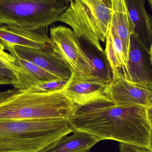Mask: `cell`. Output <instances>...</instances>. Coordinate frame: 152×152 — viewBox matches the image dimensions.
I'll return each instance as SVG.
<instances>
[{"label": "cell", "instance_id": "9", "mask_svg": "<svg viewBox=\"0 0 152 152\" xmlns=\"http://www.w3.org/2000/svg\"><path fill=\"white\" fill-rule=\"evenodd\" d=\"M121 69L126 79L152 91V65L150 51L132 33L130 34L127 64Z\"/></svg>", "mask_w": 152, "mask_h": 152}, {"label": "cell", "instance_id": "8", "mask_svg": "<svg viewBox=\"0 0 152 152\" xmlns=\"http://www.w3.org/2000/svg\"><path fill=\"white\" fill-rule=\"evenodd\" d=\"M112 78L107 87L112 102L119 106H152V91L126 79L121 69L112 71Z\"/></svg>", "mask_w": 152, "mask_h": 152}, {"label": "cell", "instance_id": "2", "mask_svg": "<svg viewBox=\"0 0 152 152\" xmlns=\"http://www.w3.org/2000/svg\"><path fill=\"white\" fill-rule=\"evenodd\" d=\"M59 88L43 90L33 87L18 90L0 102V120L68 119L78 106Z\"/></svg>", "mask_w": 152, "mask_h": 152}, {"label": "cell", "instance_id": "11", "mask_svg": "<svg viewBox=\"0 0 152 152\" xmlns=\"http://www.w3.org/2000/svg\"><path fill=\"white\" fill-rule=\"evenodd\" d=\"M47 28L30 30L4 25L0 26V42L7 46H20L40 50H52L53 43Z\"/></svg>", "mask_w": 152, "mask_h": 152}, {"label": "cell", "instance_id": "20", "mask_svg": "<svg viewBox=\"0 0 152 152\" xmlns=\"http://www.w3.org/2000/svg\"><path fill=\"white\" fill-rule=\"evenodd\" d=\"M19 90L13 88L12 89H9L5 91H0V102L4 100L10 96L17 93Z\"/></svg>", "mask_w": 152, "mask_h": 152}, {"label": "cell", "instance_id": "4", "mask_svg": "<svg viewBox=\"0 0 152 152\" xmlns=\"http://www.w3.org/2000/svg\"><path fill=\"white\" fill-rule=\"evenodd\" d=\"M111 16L108 0H70L58 21L70 26L78 38L85 39L103 52L100 42L105 41Z\"/></svg>", "mask_w": 152, "mask_h": 152}, {"label": "cell", "instance_id": "17", "mask_svg": "<svg viewBox=\"0 0 152 152\" xmlns=\"http://www.w3.org/2000/svg\"><path fill=\"white\" fill-rule=\"evenodd\" d=\"M17 81V77L13 70L7 68H0V86L11 85L13 86Z\"/></svg>", "mask_w": 152, "mask_h": 152}, {"label": "cell", "instance_id": "21", "mask_svg": "<svg viewBox=\"0 0 152 152\" xmlns=\"http://www.w3.org/2000/svg\"><path fill=\"white\" fill-rule=\"evenodd\" d=\"M7 68L10 69L9 65L0 59V68Z\"/></svg>", "mask_w": 152, "mask_h": 152}, {"label": "cell", "instance_id": "23", "mask_svg": "<svg viewBox=\"0 0 152 152\" xmlns=\"http://www.w3.org/2000/svg\"><path fill=\"white\" fill-rule=\"evenodd\" d=\"M148 1V2L150 4V5H151V7L152 9V0H146Z\"/></svg>", "mask_w": 152, "mask_h": 152}, {"label": "cell", "instance_id": "12", "mask_svg": "<svg viewBox=\"0 0 152 152\" xmlns=\"http://www.w3.org/2000/svg\"><path fill=\"white\" fill-rule=\"evenodd\" d=\"M15 58V68L13 71L17 78L14 88L25 90L32 87L63 81L57 76L46 71L30 61L10 53Z\"/></svg>", "mask_w": 152, "mask_h": 152}, {"label": "cell", "instance_id": "24", "mask_svg": "<svg viewBox=\"0 0 152 152\" xmlns=\"http://www.w3.org/2000/svg\"><path fill=\"white\" fill-rule=\"evenodd\" d=\"M152 151V142H151Z\"/></svg>", "mask_w": 152, "mask_h": 152}, {"label": "cell", "instance_id": "10", "mask_svg": "<svg viewBox=\"0 0 152 152\" xmlns=\"http://www.w3.org/2000/svg\"><path fill=\"white\" fill-rule=\"evenodd\" d=\"M5 50L32 62L53 74L62 80H67L71 71L67 64L52 50H40L20 46H7Z\"/></svg>", "mask_w": 152, "mask_h": 152}, {"label": "cell", "instance_id": "7", "mask_svg": "<svg viewBox=\"0 0 152 152\" xmlns=\"http://www.w3.org/2000/svg\"><path fill=\"white\" fill-rule=\"evenodd\" d=\"M111 79L99 76L92 79H83L71 72V77L61 88L65 95L78 106L111 102L107 93Z\"/></svg>", "mask_w": 152, "mask_h": 152}, {"label": "cell", "instance_id": "22", "mask_svg": "<svg viewBox=\"0 0 152 152\" xmlns=\"http://www.w3.org/2000/svg\"><path fill=\"white\" fill-rule=\"evenodd\" d=\"M150 56H151V64L152 65V45L151 47V49L150 50Z\"/></svg>", "mask_w": 152, "mask_h": 152}, {"label": "cell", "instance_id": "18", "mask_svg": "<svg viewBox=\"0 0 152 152\" xmlns=\"http://www.w3.org/2000/svg\"><path fill=\"white\" fill-rule=\"evenodd\" d=\"M4 45L0 42V59L7 63L10 69L13 70L15 67L14 63L16 61L15 58L11 53L5 51Z\"/></svg>", "mask_w": 152, "mask_h": 152}, {"label": "cell", "instance_id": "19", "mask_svg": "<svg viewBox=\"0 0 152 152\" xmlns=\"http://www.w3.org/2000/svg\"><path fill=\"white\" fill-rule=\"evenodd\" d=\"M119 152H152V151L137 146L120 143Z\"/></svg>", "mask_w": 152, "mask_h": 152}, {"label": "cell", "instance_id": "5", "mask_svg": "<svg viewBox=\"0 0 152 152\" xmlns=\"http://www.w3.org/2000/svg\"><path fill=\"white\" fill-rule=\"evenodd\" d=\"M70 0H0V26L30 30L58 21Z\"/></svg>", "mask_w": 152, "mask_h": 152}, {"label": "cell", "instance_id": "25", "mask_svg": "<svg viewBox=\"0 0 152 152\" xmlns=\"http://www.w3.org/2000/svg\"></svg>", "mask_w": 152, "mask_h": 152}, {"label": "cell", "instance_id": "15", "mask_svg": "<svg viewBox=\"0 0 152 152\" xmlns=\"http://www.w3.org/2000/svg\"><path fill=\"white\" fill-rule=\"evenodd\" d=\"M74 134L57 140L41 152H89L100 140L88 133L74 131Z\"/></svg>", "mask_w": 152, "mask_h": 152}, {"label": "cell", "instance_id": "6", "mask_svg": "<svg viewBox=\"0 0 152 152\" xmlns=\"http://www.w3.org/2000/svg\"><path fill=\"white\" fill-rule=\"evenodd\" d=\"M50 37L53 43V50L67 64L71 72L83 79H92L98 76L96 75L94 64L71 28L61 25L51 28Z\"/></svg>", "mask_w": 152, "mask_h": 152}, {"label": "cell", "instance_id": "14", "mask_svg": "<svg viewBox=\"0 0 152 152\" xmlns=\"http://www.w3.org/2000/svg\"><path fill=\"white\" fill-rule=\"evenodd\" d=\"M111 9L110 26L117 33L122 43L125 67L128 61L130 45L129 18L124 0H108Z\"/></svg>", "mask_w": 152, "mask_h": 152}, {"label": "cell", "instance_id": "16", "mask_svg": "<svg viewBox=\"0 0 152 152\" xmlns=\"http://www.w3.org/2000/svg\"><path fill=\"white\" fill-rule=\"evenodd\" d=\"M104 53L112 71L120 69L125 66L122 43L113 28L110 27L105 38Z\"/></svg>", "mask_w": 152, "mask_h": 152}, {"label": "cell", "instance_id": "13", "mask_svg": "<svg viewBox=\"0 0 152 152\" xmlns=\"http://www.w3.org/2000/svg\"><path fill=\"white\" fill-rule=\"evenodd\" d=\"M145 0H124L129 18L130 32L150 51L152 45V19L146 12Z\"/></svg>", "mask_w": 152, "mask_h": 152}, {"label": "cell", "instance_id": "1", "mask_svg": "<svg viewBox=\"0 0 152 152\" xmlns=\"http://www.w3.org/2000/svg\"><path fill=\"white\" fill-rule=\"evenodd\" d=\"M74 131L100 141L112 140L152 151V126L145 106H119L112 102L78 106L68 119Z\"/></svg>", "mask_w": 152, "mask_h": 152}, {"label": "cell", "instance_id": "3", "mask_svg": "<svg viewBox=\"0 0 152 152\" xmlns=\"http://www.w3.org/2000/svg\"><path fill=\"white\" fill-rule=\"evenodd\" d=\"M73 132L65 119L0 120V152H41Z\"/></svg>", "mask_w": 152, "mask_h": 152}]
</instances>
